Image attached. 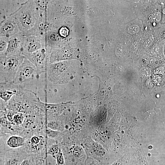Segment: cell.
Instances as JSON below:
<instances>
[{
	"instance_id": "cell-4",
	"label": "cell",
	"mask_w": 165,
	"mask_h": 165,
	"mask_svg": "<svg viewBox=\"0 0 165 165\" xmlns=\"http://www.w3.org/2000/svg\"><path fill=\"white\" fill-rule=\"evenodd\" d=\"M25 57H0V82H13Z\"/></svg>"
},
{
	"instance_id": "cell-17",
	"label": "cell",
	"mask_w": 165,
	"mask_h": 165,
	"mask_svg": "<svg viewBox=\"0 0 165 165\" xmlns=\"http://www.w3.org/2000/svg\"><path fill=\"white\" fill-rule=\"evenodd\" d=\"M25 114L16 112L13 117L12 124L16 126H21L25 118Z\"/></svg>"
},
{
	"instance_id": "cell-1",
	"label": "cell",
	"mask_w": 165,
	"mask_h": 165,
	"mask_svg": "<svg viewBox=\"0 0 165 165\" xmlns=\"http://www.w3.org/2000/svg\"><path fill=\"white\" fill-rule=\"evenodd\" d=\"M37 7L34 0H27L9 15L17 24L22 33L25 35L35 26L41 12Z\"/></svg>"
},
{
	"instance_id": "cell-5",
	"label": "cell",
	"mask_w": 165,
	"mask_h": 165,
	"mask_svg": "<svg viewBox=\"0 0 165 165\" xmlns=\"http://www.w3.org/2000/svg\"><path fill=\"white\" fill-rule=\"evenodd\" d=\"M80 145L85 150L87 156L95 159L102 165L108 164L107 152L100 143L87 137L84 139Z\"/></svg>"
},
{
	"instance_id": "cell-10",
	"label": "cell",
	"mask_w": 165,
	"mask_h": 165,
	"mask_svg": "<svg viewBox=\"0 0 165 165\" xmlns=\"http://www.w3.org/2000/svg\"><path fill=\"white\" fill-rule=\"evenodd\" d=\"M24 57L35 66L39 76L42 73H46L48 59V53L46 48L28 54Z\"/></svg>"
},
{
	"instance_id": "cell-22",
	"label": "cell",
	"mask_w": 165,
	"mask_h": 165,
	"mask_svg": "<svg viewBox=\"0 0 165 165\" xmlns=\"http://www.w3.org/2000/svg\"><path fill=\"white\" fill-rule=\"evenodd\" d=\"M151 21L153 22H159L161 19V13L159 12H156L152 13L149 17Z\"/></svg>"
},
{
	"instance_id": "cell-27",
	"label": "cell",
	"mask_w": 165,
	"mask_h": 165,
	"mask_svg": "<svg viewBox=\"0 0 165 165\" xmlns=\"http://www.w3.org/2000/svg\"><path fill=\"white\" fill-rule=\"evenodd\" d=\"M36 165H47V159H38L36 161Z\"/></svg>"
},
{
	"instance_id": "cell-2",
	"label": "cell",
	"mask_w": 165,
	"mask_h": 165,
	"mask_svg": "<svg viewBox=\"0 0 165 165\" xmlns=\"http://www.w3.org/2000/svg\"><path fill=\"white\" fill-rule=\"evenodd\" d=\"M17 95L23 113L36 116L45 115L46 103L41 101L35 92L23 88Z\"/></svg>"
},
{
	"instance_id": "cell-24",
	"label": "cell",
	"mask_w": 165,
	"mask_h": 165,
	"mask_svg": "<svg viewBox=\"0 0 165 165\" xmlns=\"http://www.w3.org/2000/svg\"><path fill=\"white\" fill-rule=\"evenodd\" d=\"M139 26L135 24L129 26L127 29L128 32L131 34H134L138 33L139 31Z\"/></svg>"
},
{
	"instance_id": "cell-23",
	"label": "cell",
	"mask_w": 165,
	"mask_h": 165,
	"mask_svg": "<svg viewBox=\"0 0 165 165\" xmlns=\"http://www.w3.org/2000/svg\"><path fill=\"white\" fill-rule=\"evenodd\" d=\"M84 165H102L99 161L91 157L87 156Z\"/></svg>"
},
{
	"instance_id": "cell-29",
	"label": "cell",
	"mask_w": 165,
	"mask_h": 165,
	"mask_svg": "<svg viewBox=\"0 0 165 165\" xmlns=\"http://www.w3.org/2000/svg\"><path fill=\"white\" fill-rule=\"evenodd\" d=\"M164 36L165 37V32H164Z\"/></svg>"
},
{
	"instance_id": "cell-11",
	"label": "cell",
	"mask_w": 165,
	"mask_h": 165,
	"mask_svg": "<svg viewBox=\"0 0 165 165\" xmlns=\"http://www.w3.org/2000/svg\"><path fill=\"white\" fill-rule=\"evenodd\" d=\"M44 48H46L45 38L35 35H24L22 55L24 57Z\"/></svg>"
},
{
	"instance_id": "cell-9",
	"label": "cell",
	"mask_w": 165,
	"mask_h": 165,
	"mask_svg": "<svg viewBox=\"0 0 165 165\" xmlns=\"http://www.w3.org/2000/svg\"><path fill=\"white\" fill-rule=\"evenodd\" d=\"M26 140L24 137L16 134H7L0 136V155L9 150L23 146Z\"/></svg>"
},
{
	"instance_id": "cell-8",
	"label": "cell",
	"mask_w": 165,
	"mask_h": 165,
	"mask_svg": "<svg viewBox=\"0 0 165 165\" xmlns=\"http://www.w3.org/2000/svg\"><path fill=\"white\" fill-rule=\"evenodd\" d=\"M29 155L24 146L9 150L0 155V165H20Z\"/></svg>"
},
{
	"instance_id": "cell-12",
	"label": "cell",
	"mask_w": 165,
	"mask_h": 165,
	"mask_svg": "<svg viewBox=\"0 0 165 165\" xmlns=\"http://www.w3.org/2000/svg\"><path fill=\"white\" fill-rule=\"evenodd\" d=\"M24 35L20 32L9 38L5 56L19 57L22 56Z\"/></svg>"
},
{
	"instance_id": "cell-21",
	"label": "cell",
	"mask_w": 165,
	"mask_h": 165,
	"mask_svg": "<svg viewBox=\"0 0 165 165\" xmlns=\"http://www.w3.org/2000/svg\"><path fill=\"white\" fill-rule=\"evenodd\" d=\"M54 159L56 160L55 165H66L65 158L62 150L57 154Z\"/></svg>"
},
{
	"instance_id": "cell-15",
	"label": "cell",
	"mask_w": 165,
	"mask_h": 165,
	"mask_svg": "<svg viewBox=\"0 0 165 165\" xmlns=\"http://www.w3.org/2000/svg\"><path fill=\"white\" fill-rule=\"evenodd\" d=\"M46 137L56 140L58 142L61 137V132L51 129L46 127L44 130Z\"/></svg>"
},
{
	"instance_id": "cell-26",
	"label": "cell",
	"mask_w": 165,
	"mask_h": 165,
	"mask_svg": "<svg viewBox=\"0 0 165 165\" xmlns=\"http://www.w3.org/2000/svg\"><path fill=\"white\" fill-rule=\"evenodd\" d=\"M153 40L152 37H151L147 39L144 42V47L145 48H147L152 44Z\"/></svg>"
},
{
	"instance_id": "cell-28",
	"label": "cell",
	"mask_w": 165,
	"mask_h": 165,
	"mask_svg": "<svg viewBox=\"0 0 165 165\" xmlns=\"http://www.w3.org/2000/svg\"><path fill=\"white\" fill-rule=\"evenodd\" d=\"M141 73L144 75H148L149 73H150V71L148 69L144 68H142L141 70Z\"/></svg>"
},
{
	"instance_id": "cell-19",
	"label": "cell",
	"mask_w": 165,
	"mask_h": 165,
	"mask_svg": "<svg viewBox=\"0 0 165 165\" xmlns=\"http://www.w3.org/2000/svg\"><path fill=\"white\" fill-rule=\"evenodd\" d=\"M34 1L36 6L39 10L46 12L48 0H35Z\"/></svg>"
},
{
	"instance_id": "cell-13",
	"label": "cell",
	"mask_w": 165,
	"mask_h": 165,
	"mask_svg": "<svg viewBox=\"0 0 165 165\" xmlns=\"http://www.w3.org/2000/svg\"><path fill=\"white\" fill-rule=\"evenodd\" d=\"M21 32L14 19L9 15L0 24V37L9 38Z\"/></svg>"
},
{
	"instance_id": "cell-7",
	"label": "cell",
	"mask_w": 165,
	"mask_h": 165,
	"mask_svg": "<svg viewBox=\"0 0 165 165\" xmlns=\"http://www.w3.org/2000/svg\"><path fill=\"white\" fill-rule=\"evenodd\" d=\"M39 76L35 66L25 57L18 69L13 82L21 85L35 78L38 79Z\"/></svg>"
},
{
	"instance_id": "cell-16",
	"label": "cell",
	"mask_w": 165,
	"mask_h": 165,
	"mask_svg": "<svg viewBox=\"0 0 165 165\" xmlns=\"http://www.w3.org/2000/svg\"><path fill=\"white\" fill-rule=\"evenodd\" d=\"M61 150V147L58 143H54L48 146L47 154L55 159L56 155Z\"/></svg>"
},
{
	"instance_id": "cell-20",
	"label": "cell",
	"mask_w": 165,
	"mask_h": 165,
	"mask_svg": "<svg viewBox=\"0 0 165 165\" xmlns=\"http://www.w3.org/2000/svg\"><path fill=\"white\" fill-rule=\"evenodd\" d=\"M38 159L35 156L29 155L22 161L20 165H36Z\"/></svg>"
},
{
	"instance_id": "cell-3",
	"label": "cell",
	"mask_w": 165,
	"mask_h": 165,
	"mask_svg": "<svg viewBox=\"0 0 165 165\" xmlns=\"http://www.w3.org/2000/svg\"><path fill=\"white\" fill-rule=\"evenodd\" d=\"M46 74L48 80L53 83H66L71 77L69 63L67 61H60L48 64Z\"/></svg>"
},
{
	"instance_id": "cell-14",
	"label": "cell",
	"mask_w": 165,
	"mask_h": 165,
	"mask_svg": "<svg viewBox=\"0 0 165 165\" xmlns=\"http://www.w3.org/2000/svg\"><path fill=\"white\" fill-rule=\"evenodd\" d=\"M23 87L13 82H0V100L8 103L14 95L20 93Z\"/></svg>"
},
{
	"instance_id": "cell-6",
	"label": "cell",
	"mask_w": 165,
	"mask_h": 165,
	"mask_svg": "<svg viewBox=\"0 0 165 165\" xmlns=\"http://www.w3.org/2000/svg\"><path fill=\"white\" fill-rule=\"evenodd\" d=\"M66 165H84L87 157L86 153L79 144L60 145Z\"/></svg>"
},
{
	"instance_id": "cell-18",
	"label": "cell",
	"mask_w": 165,
	"mask_h": 165,
	"mask_svg": "<svg viewBox=\"0 0 165 165\" xmlns=\"http://www.w3.org/2000/svg\"><path fill=\"white\" fill-rule=\"evenodd\" d=\"M9 38L0 37V57L4 56L6 52Z\"/></svg>"
},
{
	"instance_id": "cell-25",
	"label": "cell",
	"mask_w": 165,
	"mask_h": 165,
	"mask_svg": "<svg viewBox=\"0 0 165 165\" xmlns=\"http://www.w3.org/2000/svg\"><path fill=\"white\" fill-rule=\"evenodd\" d=\"M102 165H126V163L123 158L117 160L111 164Z\"/></svg>"
}]
</instances>
